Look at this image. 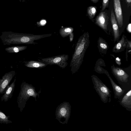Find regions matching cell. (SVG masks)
<instances>
[{"label": "cell", "mask_w": 131, "mask_h": 131, "mask_svg": "<svg viewBox=\"0 0 131 131\" xmlns=\"http://www.w3.org/2000/svg\"><path fill=\"white\" fill-rule=\"evenodd\" d=\"M112 71L113 74L120 84L123 86L125 84H129V76L123 69L116 67H113L112 68Z\"/></svg>", "instance_id": "cell-7"}, {"label": "cell", "mask_w": 131, "mask_h": 131, "mask_svg": "<svg viewBox=\"0 0 131 131\" xmlns=\"http://www.w3.org/2000/svg\"><path fill=\"white\" fill-rule=\"evenodd\" d=\"M16 78L13 82L10 85H8L6 88L4 94L1 97L2 101L6 102L11 98L13 95L15 86Z\"/></svg>", "instance_id": "cell-13"}, {"label": "cell", "mask_w": 131, "mask_h": 131, "mask_svg": "<svg viewBox=\"0 0 131 131\" xmlns=\"http://www.w3.org/2000/svg\"><path fill=\"white\" fill-rule=\"evenodd\" d=\"M108 17L105 12H102L98 15L96 19V23L103 29H107Z\"/></svg>", "instance_id": "cell-10"}, {"label": "cell", "mask_w": 131, "mask_h": 131, "mask_svg": "<svg viewBox=\"0 0 131 131\" xmlns=\"http://www.w3.org/2000/svg\"><path fill=\"white\" fill-rule=\"evenodd\" d=\"M41 91L40 90L37 93L35 90V88L31 84L23 82L21 85L20 90L17 97V102L18 107L21 112L25 107L26 102L29 97H32L36 101L37 96L39 97V94Z\"/></svg>", "instance_id": "cell-3"}, {"label": "cell", "mask_w": 131, "mask_h": 131, "mask_svg": "<svg viewBox=\"0 0 131 131\" xmlns=\"http://www.w3.org/2000/svg\"><path fill=\"white\" fill-rule=\"evenodd\" d=\"M69 56L67 54H62L51 57L38 59L39 61L45 63L47 65H57L62 69L68 65L67 61Z\"/></svg>", "instance_id": "cell-6"}, {"label": "cell", "mask_w": 131, "mask_h": 131, "mask_svg": "<svg viewBox=\"0 0 131 131\" xmlns=\"http://www.w3.org/2000/svg\"><path fill=\"white\" fill-rule=\"evenodd\" d=\"M92 2L94 3H97L99 0H91Z\"/></svg>", "instance_id": "cell-26"}, {"label": "cell", "mask_w": 131, "mask_h": 131, "mask_svg": "<svg viewBox=\"0 0 131 131\" xmlns=\"http://www.w3.org/2000/svg\"><path fill=\"white\" fill-rule=\"evenodd\" d=\"M120 104L125 108L127 110L131 111V89H130L122 98H120Z\"/></svg>", "instance_id": "cell-12"}, {"label": "cell", "mask_w": 131, "mask_h": 131, "mask_svg": "<svg viewBox=\"0 0 131 131\" xmlns=\"http://www.w3.org/2000/svg\"><path fill=\"white\" fill-rule=\"evenodd\" d=\"M104 73L108 77L111 83L114 91V98L118 99H120L124 94L125 90L115 83L107 71H105Z\"/></svg>", "instance_id": "cell-11"}, {"label": "cell", "mask_w": 131, "mask_h": 131, "mask_svg": "<svg viewBox=\"0 0 131 131\" xmlns=\"http://www.w3.org/2000/svg\"><path fill=\"white\" fill-rule=\"evenodd\" d=\"M99 44V46L101 49L106 50L108 48V46L106 43L102 40H101V41L100 40Z\"/></svg>", "instance_id": "cell-21"}, {"label": "cell", "mask_w": 131, "mask_h": 131, "mask_svg": "<svg viewBox=\"0 0 131 131\" xmlns=\"http://www.w3.org/2000/svg\"><path fill=\"white\" fill-rule=\"evenodd\" d=\"M88 32L85 33L79 38L75 46L70 67L72 74L77 72L82 64L84 55L90 43Z\"/></svg>", "instance_id": "cell-2"}, {"label": "cell", "mask_w": 131, "mask_h": 131, "mask_svg": "<svg viewBox=\"0 0 131 131\" xmlns=\"http://www.w3.org/2000/svg\"><path fill=\"white\" fill-rule=\"evenodd\" d=\"M46 23V21L45 20H41L40 22V24L41 25H44Z\"/></svg>", "instance_id": "cell-25"}, {"label": "cell", "mask_w": 131, "mask_h": 131, "mask_svg": "<svg viewBox=\"0 0 131 131\" xmlns=\"http://www.w3.org/2000/svg\"><path fill=\"white\" fill-rule=\"evenodd\" d=\"M97 12V8L96 6H91L89 7L87 9V12L90 18H94Z\"/></svg>", "instance_id": "cell-20"}, {"label": "cell", "mask_w": 131, "mask_h": 131, "mask_svg": "<svg viewBox=\"0 0 131 131\" xmlns=\"http://www.w3.org/2000/svg\"><path fill=\"white\" fill-rule=\"evenodd\" d=\"M111 20L114 32V41H116L119 38L120 31L115 17L112 9L111 11Z\"/></svg>", "instance_id": "cell-14"}, {"label": "cell", "mask_w": 131, "mask_h": 131, "mask_svg": "<svg viewBox=\"0 0 131 131\" xmlns=\"http://www.w3.org/2000/svg\"><path fill=\"white\" fill-rule=\"evenodd\" d=\"M69 38H70V41H72L73 39V33H72L69 36Z\"/></svg>", "instance_id": "cell-24"}, {"label": "cell", "mask_w": 131, "mask_h": 131, "mask_svg": "<svg viewBox=\"0 0 131 131\" xmlns=\"http://www.w3.org/2000/svg\"><path fill=\"white\" fill-rule=\"evenodd\" d=\"M24 65L28 68H40L45 67L48 65L39 61L30 60L25 62Z\"/></svg>", "instance_id": "cell-15"}, {"label": "cell", "mask_w": 131, "mask_h": 131, "mask_svg": "<svg viewBox=\"0 0 131 131\" xmlns=\"http://www.w3.org/2000/svg\"><path fill=\"white\" fill-rule=\"evenodd\" d=\"M9 116H6L0 110V123L8 124L12 123V122L9 119Z\"/></svg>", "instance_id": "cell-19"}, {"label": "cell", "mask_w": 131, "mask_h": 131, "mask_svg": "<svg viewBox=\"0 0 131 131\" xmlns=\"http://www.w3.org/2000/svg\"><path fill=\"white\" fill-rule=\"evenodd\" d=\"M26 46H17L6 48L5 50L9 53H16L25 50L27 48Z\"/></svg>", "instance_id": "cell-16"}, {"label": "cell", "mask_w": 131, "mask_h": 131, "mask_svg": "<svg viewBox=\"0 0 131 131\" xmlns=\"http://www.w3.org/2000/svg\"><path fill=\"white\" fill-rule=\"evenodd\" d=\"M51 34L34 35L32 34L14 32L11 31L2 32L0 38L4 45L20 44L36 45L34 41L50 36Z\"/></svg>", "instance_id": "cell-1"}, {"label": "cell", "mask_w": 131, "mask_h": 131, "mask_svg": "<svg viewBox=\"0 0 131 131\" xmlns=\"http://www.w3.org/2000/svg\"><path fill=\"white\" fill-rule=\"evenodd\" d=\"M115 13L117 21L119 27L123 24V16L120 0H113Z\"/></svg>", "instance_id": "cell-9"}, {"label": "cell", "mask_w": 131, "mask_h": 131, "mask_svg": "<svg viewBox=\"0 0 131 131\" xmlns=\"http://www.w3.org/2000/svg\"><path fill=\"white\" fill-rule=\"evenodd\" d=\"M127 29L128 31L130 33L131 32V24L130 23L128 25Z\"/></svg>", "instance_id": "cell-23"}, {"label": "cell", "mask_w": 131, "mask_h": 131, "mask_svg": "<svg viewBox=\"0 0 131 131\" xmlns=\"http://www.w3.org/2000/svg\"><path fill=\"white\" fill-rule=\"evenodd\" d=\"M126 44L125 42V38L123 36L121 40L115 46L113 51L115 52L118 51V50H122L123 48H124Z\"/></svg>", "instance_id": "cell-17"}, {"label": "cell", "mask_w": 131, "mask_h": 131, "mask_svg": "<svg viewBox=\"0 0 131 131\" xmlns=\"http://www.w3.org/2000/svg\"><path fill=\"white\" fill-rule=\"evenodd\" d=\"M15 71L6 73L0 79V94L4 93L5 90L15 74Z\"/></svg>", "instance_id": "cell-8"}, {"label": "cell", "mask_w": 131, "mask_h": 131, "mask_svg": "<svg viewBox=\"0 0 131 131\" xmlns=\"http://www.w3.org/2000/svg\"><path fill=\"white\" fill-rule=\"evenodd\" d=\"M126 2L128 4H130L131 3V0H126Z\"/></svg>", "instance_id": "cell-27"}, {"label": "cell", "mask_w": 131, "mask_h": 131, "mask_svg": "<svg viewBox=\"0 0 131 131\" xmlns=\"http://www.w3.org/2000/svg\"><path fill=\"white\" fill-rule=\"evenodd\" d=\"M71 107L69 102H65L61 103L57 108L56 118L60 123L67 124L70 115Z\"/></svg>", "instance_id": "cell-5"}, {"label": "cell", "mask_w": 131, "mask_h": 131, "mask_svg": "<svg viewBox=\"0 0 131 131\" xmlns=\"http://www.w3.org/2000/svg\"><path fill=\"white\" fill-rule=\"evenodd\" d=\"M109 0H103L102 11H103L107 7L109 3Z\"/></svg>", "instance_id": "cell-22"}, {"label": "cell", "mask_w": 131, "mask_h": 131, "mask_svg": "<svg viewBox=\"0 0 131 131\" xmlns=\"http://www.w3.org/2000/svg\"><path fill=\"white\" fill-rule=\"evenodd\" d=\"M73 30V28H62L60 29L59 33L62 37L65 38L69 35Z\"/></svg>", "instance_id": "cell-18"}, {"label": "cell", "mask_w": 131, "mask_h": 131, "mask_svg": "<svg viewBox=\"0 0 131 131\" xmlns=\"http://www.w3.org/2000/svg\"><path fill=\"white\" fill-rule=\"evenodd\" d=\"M91 78L94 88L101 100L104 103L110 102L111 91L97 76L93 75Z\"/></svg>", "instance_id": "cell-4"}]
</instances>
